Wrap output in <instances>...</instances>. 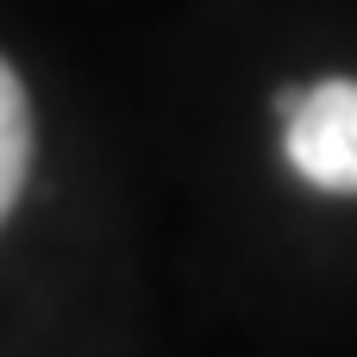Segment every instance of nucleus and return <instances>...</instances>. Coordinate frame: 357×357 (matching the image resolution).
<instances>
[{"label": "nucleus", "mask_w": 357, "mask_h": 357, "mask_svg": "<svg viewBox=\"0 0 357 357\" xmlns=\"http://www.w3.org/2000/svg\"><path fill=\"white\" fill-rule=\"evenodd\" d=\"M289 113V163L326 188V195H357V82H314L307 94H282Z\"/></svg>", "instance_id": "1"}, {"label": "nucleus", "mask_w": 357, "mask_h": 357, "mask_svg": "<svg viewBox=\"0 0 357 357\" xmlns=\"http://www.w3.org/2000/svg\"><path fill=\"white\" fill-rule=\"evenodd\" d=\"M25 163H31V113H25V88L0 63V220L25 188Z\"/></svg>", "instance_id": "2"}]
</instances>
